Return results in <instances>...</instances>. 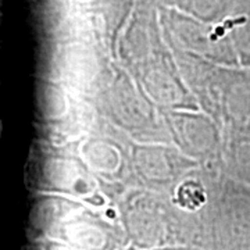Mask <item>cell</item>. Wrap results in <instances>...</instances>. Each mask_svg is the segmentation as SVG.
<instances>
[{
    "label": "cell",
    "instance_id": "obj_1",
    "mask_svg": "<svg viewBox=\"0 0 250 250\" xmlns=\"http://www.w3.org/2000/svg\"><path fill=\"white\" fill-rule=\"evenodd\" d=\"M178 200L187 208L195 210L206 202L203 188L196 182H187L178 190Z\"/></svg>",
    "mask_w": 250,
    "mask_h": 250
}]
</instances>
